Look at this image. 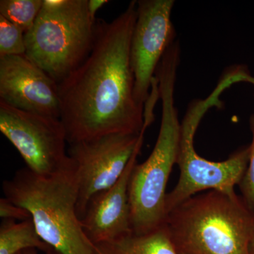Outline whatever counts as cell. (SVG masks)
<instances>
[{
  "instance_id": "1",
  "label": "cell",
  "mask_w": 254,
  "mask_h": 254,
  "mask_svg": "<svg viewBox=\"0 0 254 254\" xmlns=\"http://www.w3.org/2000/svg\"><path fill=\"white\" fill-rule=\"evenodd\" d=\"M137 1L110 22L96 19L86 59L58 83L60 120L70 143L113 133L139 134L143 110L134 97L130 61Z\"/></svg>"
},
{
  "instance_id": "2",
  "label": "cell",
  "mask_w": 254,
  "mask_h": 254,
  "mask_svg": "<svg viewBox=\"0 0 254 254\" xmlns=\"http://www.w3.org/2000/svg\"><path fill=\"white\" fill-rule=\"evenodd\" d=\"M2 189L6 198L29 212L38 235L57 253L96 254L76 211L78 179L72 159L51 175L20 169Z\"/></svg>"
},
{
  "instance_id": "3",
  "label": "cell",
  "mask_w": 254,
  "mask_h": 254,
  "mask_svg": "<svg viewBox=\"0 0 254 254\" xmlns=\"http://www.w3.org/2000/svg\"><path fill=\"white\" fill-rule=\"evenodd\" d=\"M180 53L170 49L157 68L162 119L153 151L143 163L136 164L128 185L133 233L144 235L163 227L167 218V185L177 164L181 123L175 104V87Z\"/></svg>"
},
{
  "instance_id": "4",
  "label": "cell",
  "mask_w": 254,
  "mask_h": 254,
  "mask_svg": "<svg viewBox=\"0 0 254 254\" xmlns=\"http://www.w3.org/2000/svg\"><path fill=\"white\" fill-rule=\"evenodd\" d=\"M165 226L180 254H250L254 211L238 195H193L169 212Z\"/></svg>"
},
{
  "instance_id": "5",
  "label": "cell",
  "mask_w": 254,
  "mask_h": 254,
  "mask_svg": "<svg viewBox=\"0 0 254 254\" xmlns=\"http://www.w3.org/2000/svg\"><path fill=\"white\" fill-rule=\"evenodd\" d=\"M95 22L88 0H43L33 27L25 34L26 55L59 83L91 52Z\"/></svg>"
},
{
  "instance_id": "6",
  "label": "cell",
  "mask_w": 254,
  "mask_h": 254,
  "mask_svg": "<svg viewBox=\"0 0 254 254\" xmlns=\"http://www.w3.org/2000/svg\"><path fill=\"white\" fill-rule=\"evenodd\" d=\"M226 75L208 98L190 105L181 123L177 164L180 178L174 190L168 193L169 212L201 190H217L228 195L236 194L235 187L240 185L246 173L250 157V145L241 148L225 161L213 162L202 158L195 150L193 141L201 119L210 108L218 105L220 95L235 83Z\"/></svg>"
},
{
  "instance_id": "7",
  "label": "cell",
  "mask_w": 254,
  "mask_h": 254,
  "mask_svg": "<svg viewBox=\"0 0 254 254\" xmlns=\"http://www.w3.org/2000/svg\"><path fill=\"white\" fill-rule=\"evenodd\" d=\"M148 127L144 123L139 134L113 133L68 144V155L77 170L76 211L80 220L84 216L91 198L120 180L137 148L143 143Z\"/></svg>"
},
{
  "instance_id": "8",
  "label": "cell",
  "mask_w": 254,
  "mask_h": 254,
  "mask_svg": "<svg viewBox=\"0 0 254 254\" xmlns=\"http://www.w3.org/2000/svg\"><path fill=\"white\" fill-rule=\"evenodd\" d=\"M0 131L33 173L51 175L69 160L67 136L60 118L23 111L0 101Z\"/></svg>"
},
{
  "instance_id": "9",
  "label": "cell",
  "mask_w": 254,
  "mask_h": 254,
  "mask_svg": "<svg viewBox=\"0 0 254 254\" xmlns=\"http://www.w3.org/2000/svg\"><path fill=\"white\" fill-rule=\"evenodd\" d=\"M174 0L137 1V16L130 46V61L134 76V97L144 108L157 68L169 46L175 41L172 21Z\"/></svg>"
},
{
  "instance_id": "10",
  "label": "cell",
  "mask_w": 254,
  "mask_h": 254,
  "mask_svg": "<svg viewBox=\"0 0 254 254\" xmlns=\"http://www.w3.org/2000/svg\"><path fill=\"white\" fill-rule=\"evenodd\" d=\"M0 101L16 109L60 119L58 82L26 54L0 58Z\"/></svg>"
},
{
  "instance_id": "11",
  "label": "cell",
  "mask_w": 254,
  "mask_h": 254,
  "mask_svg": "<svg viewBox=\"0 0 254 254\" xmlns=\"http://www.w3.org/2000/svg\"><path fill=\"white\" fill-rule=\"evenodd\" d=\"M143 143L137 148L128 166L113 187L95 195L81 220L93 245L116 240L132 233L128 185Z\"/></svg>"
},
{
  "instance_id": "12",
  "label": "cell",
  "mask_w": 254,
  "mask_h": 254,
  "mask_svg": "<svg viewBox=\"0 0 254 254\" xmlns=\"http://www.w3.org/2000/svg\"><path fill=\"white\" fill-rule=\"evenodd\" d=\"M94 246L96 254H180L165 225L144 235L132 232Z\"/></svg>"
},
{
  "instance_id": "13",
  "label": "cell",
  "mask_w": 254,
  "mask_h": 254,
  "mask_svg": "<svg viewBox=\"0 0 254 254\" xmlns=\"http://www.w3.org/2000/svg\"><path fill=\"white\" fill-rule=\"evenodd\" d=\"M58 254L38 235L31 219L16 222L3 220L0 227V254H17L27 250Z\"/></svg>"
},
{
  "instance_id": "14",
  "label": "cell",
  "mask_w": 254,
  "mask_h": 254,
  "mask_svg": "<svg viewBox=\"0 0 254 254\" xmlns=\"http://www.w3.org/2000/svg\"><path fill=\"white\" fill-rule=\"evenodd\" d=\"M43 0H1L0 16L23 30L25 34L36 21Z\"/></svg>"
},
{
  "instance_id": "15",
  "label": "cell",
  "mask_w": 254,
  "mask_h": 254,
  "mask_svg": "<svg viewBox=\"0 0 254 254\" xmlns=\"http://www.w3.org/2000/svg\"><path fill=\"white\" fill-rule=\"evenodd\" d=\"M26 54L25 33L2 16H0V58Z\"/></svg>"
},
{
  "instance_id": "16",
  "label": "cell",
  "mask_w": 254,
  "mask_h": 254,
  "mask_svg": "<svg viewBox=\"0 0 254 254\" xmlns=\"http://www.w3.org/2000/svg\"><path fill=\"white\" fill-rule=\"evenodd\" d=\"M253 139L250 145V157L248 167L240 185L242 199L246 205L254 211V115L251 119Z\"/></svg>"
},
{
  "instance_id": "17",
  "label": "cell",
  "mask_w": 254,
  "mask_h": 254,
  "mask_svg": "<svg viewBox=\"0 0 254 254\" xmlns=\"http://www.w3.org/2000/svg\"><path fill=\"white\" fill-rule=\"evenodd\" d=\"M0 217L3 220H24L31 219L27 210L15 204L6 197L0 199Z\"/></svg>"
},
{
  "instance_id": "18",
  "label": "cell",
  "mask_w": 254,
  "mask_h": 254,
  "mask_svg": "<svg viewBox=\"0 0 254 254\" xmlns=\"http://www.w3.org/2000/svg\"><path fill=\"white\" fill-rule=\"evenodd\" d=\"M107 3H109V1H107V0H88V11L93 19H96L95 15H96L97 11Z\"/></svg>"
},
{
  "instance_id": "19",
  "label": "cell",
  "mask_w": 254,
  "mask_h": 254,
  "mask_svg": "<svg viewBox=\"0 0 254 254\" xmlns=\"http://www.w3.org/2000/svg\"><path fill=\"white\" fill-rule=\"evenodd\" d=\"M250 254H254V235L253 237H252V241H251L250 246Z\"/></svg>"
},
{
  "instance_id": "20",
  "label": "cell",
  "mask_w": 254,
  "mask_h": 254,
  "mask_svg": "<svg viewBox=\"0 0 254 254\" xmlns=\"http://www.w3.org/2000/svg\"><path fill=\"white\" fill-rule=\"evenodd\" d=\"M23 254H38V253L36 250L31 249V250L23 251Z\"/></svg>"
},
{
  "instance_id": "21",
  "label": "cell",
  "mask_w": 254,
  "mask_h": 254,
  "mask_svg": "<svg viewBox=\"0 0 254 254\" xmlns=\"http://www.w3.org/2000/svg\"><path fill=\"white\" fill-rule=\"evenodd\" d=\"M17 254H23V252H20V253H18Z\"/></svg>"
}]
</instances>
